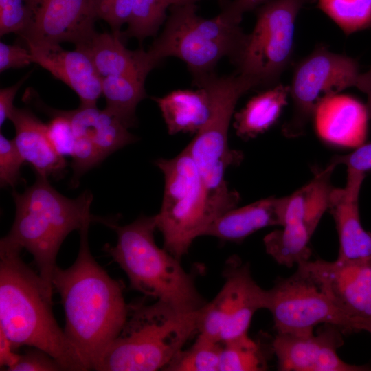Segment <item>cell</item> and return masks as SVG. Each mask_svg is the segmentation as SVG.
I'll return each instance as SVG.
<instances>
[{
	"instance_id": "6da1fadb",
	"label": "cell",
	"mask_w": 371,
	"mask_h": 371,
	"mask_svg": "<svg viewBox=\"0 0 371 371\" xmlns=\"http://www.w3.org/2000/svg\"><path fill=\"white\" fill-rule=\"evenodd\" d=\"M90 224L80 232L77 258L69 268L57 267L52 285L65 315L64 331L89 370H94L126 322L129 304L123 285L96 262L88 243Z\"/></svg>"
},
{
	"instance_id": "7a4b0ae2",
	"label": "cell",
	"mask_w": 371,
	"mask_h": 371,
	"mask_svg": "<svg viewBox=\"0 0 371 371\" xmlns=\"http://www.w3.org/2000/svg\"><path fill=\"white\" fill-rule=\"evenodd\" d=\"M21 249L0 243V329L14 349L39 348L63 370L87 367L54 316L52 292L21 259Z\"/></svg>"
},
{
	"instance_id": "3957f363",
	"label": "cell",
	"mask_w": 371,
	"mask_h": 371,
	"mask_svg": "<svg viewBox=\"0 0 371 371\" xmlns=\"http://www.w3.org/2000/svg\"><path fill=\"white\" fill-rule=\"evenodd\" d=\"M16 207L13 225L0 243L20 249L33 256L38 274L53 292L52 278L59 249L74 230L98 222L109 225L114 221L92 215L93 196L85 191L69 199L54 189L47 178L36 175L35 182L22 193L12 192Z\"/></svg>"
},
{
	"instance_id": "277c9868",
	"label": "cell",
	"mask_w": 371,
	"mask_h": 371,
	"mask_svg": "<svg viewBox=\"0 0 371 371\" xmlns=\"http://www.w3.org/2000/svg\"><path fill=\"white\" fill-rule=\"evenodd\" d=\"M109 227L116 232L117 243L105 244L103 250L124 271L132 289L183 313L199 311L207 304L180 260L156 245L155 215Z\"/></svg>"
},
{
	"instance_id": "5b68a950",
	"label": "cell",
	"mask_w": 371,
	"mask_h": 371,
	"mask_svg": "<svg viewBox=\"0 0 371 371\" xmlns=\"http://www.w3.org/2000/svg\"><path fill=\"white\" fill-rule=\"evenodd\" d=\"M206 88L212 101V114L207 123L186 146L201 177L207 214L211 223L234 208L239 194L231 190L225 180L227 169L240 163L243 154L228 144L229 126L238 100L249 90L258 87L251 77L236 71L218 76L214 72L194 80Z\"/></svg>"
},
{
	"instance_id": "8992f818",
	"label": "cell",
	"mask_w": 371,
	"mask_h": 371,
	"mask_svg": "<svg viewBox=\"0 0 371 371\" xmlns=\"http://www.w3.org/2000/svg\"><path fill=\"white\" fill-rule=\"evenodd\" d=\"M203 307L183 313L159 300L129 304L122 329L94 370H164L190 337L199 333Z\"/></svg>"
},
{
	"instance_id": "52a82bcc",
	"label": "cell",
	"mask_w": 371,
	"mask_h": 371,
	"mask_svg": "<svg viewBox=\"0 0 371 371\" xmlns=\"http://www.w3.org/2000/svg\"><path fill=\"white\" fill-rule=\"evenodd\" d=\"M169 9L163 32L146 51L152 69L164 58L176 57L196 80L213 73L223 57L236 64L247 36L240 23L221 13L211 19L201 17L196 3L172 5Z\"/></svg>"
},
{
	"instance_id": "ba28073f",
	"label": "cell",
	"mask_w": 371,
	"mask_h": 371,
	"mask_svg": "<svg viewBox=\"0 0 371 371\" xmlns=\"http://www.w3.org/2000/svg\"><path fill=\"white\" fill-rule=\"evenodd\" d=\"M155 165L165 180L161 209L155 215L157 229L164 248L181 260L211 223L204 185L187 147L173 158L157 159Z\"/></svg>"
},
{
	"instance_id": "9c48e42d",
	"label": "cell",
	"mask_w": 371,
	"mask_h": 371,
	"mask_svg": "<svg viewBox=\"0 0 371 371\" xmlns=\"http://www.w3.org/2000/svg\"><path fill=\"white\" fill-rule=\"evenodd\" d=\"M316 1L270 0L256 9V23L247 36L236 71L253 78L258 87L280 83L293 60L297 16L304 5Z\"/></svg>"
},
{
	"instance_id": "30bf717a",
	"label": "cell",
	"mask_w": 371,
	"mask_h": 371,
	"mask_svg": "<svg viewBox=\"0 0 371 371\" xmlns=\"http://www.w3.org/2000/svg\"><path fill=\"white\" fill-rule=\"evenodd\" d=\"M361 74L355 59L324 45L316 47L294 67L289 85L293 110L283 134L290 138L303 135L320 102L347 88H357Z\"/></svg>"
},
{
	"instance_id": "8fae6325",
	"label": "cell",
	"mask_w": 371,
	"mask_h": 371,
	"mask_svg": "<svg viewBox=\"0 0 371 371\" xmlns=\"http://www.w3.org/2000/svg\"><path fill=\"white\" fill-rule=\"evenodd\" d=\"M267 306L278 333L313 334L319 324L335 326L346 332L357 331L356 324L330 297L303 267L286 278H278L267 290Z\"/></svg>"
},
{
	"instance_id": "7c38bea8",
	"label": "cell",
	"mask_w": 371,
	"mask_h": 371,
	"mask_svg": "<svg viewBox=\"0 0 371 371\" xmlns=\"http://www.w3.org/2000/svg\"><path fill=\"white\" fill-rule=\"evenodd\" d=\"M224 283L203 307L199 333L221 344L247 333L254 313L267 309V290L254 280L248 263L233 256L227 260Z\"/></svg>"
},
{
	"instance_id": "4fadbf2b",
	"label": "cell",
	"mask_w": 371,
	"mask_h": 371,
	"mask_svg": "<svg viewBox=\"0 0 371 371\" xmlns=\"http://www.w3.org/2000/svg\"><path fill=\"white\" fill-rule=\"evenodd\" d=\"M32 19L21 36L26 45L70 42L79 47L95 34L91 0H28Z\"/></svg>"
},
{
	"instance_id": "5bb4252c",
	"label": "cell",
	"mask_w": 371,
	"mask_h": 371,
	"mask_svg": "<svg viewBox=\"0 0 371 371\" xmlns=\"http://www.w3.org/2000/svg\"><path fill=\"white\" fill-rule=\"evenodd\" d=\"M306 269L335 303L356 324L357 331L371 322V260H307Z\"/></svg>"
},
{
	"instance_id": "9a60e30c",
	"label": "cell",
	"mask_w": 371,
	"mask_h": 371,
	"mask_svg": "<svg viewBox=\"0 0 371 371\" xmlns=\"http://www.w3.org/2000/svg\"><path fill=\"white\" fill-rule=\"evenodd\" d=\"M335 326L317 335L278 333L272 344V352L282 371H369L368 366L351 365L342 361L337 349L342 344Z\"/></svg>"
},
{
	"instance_id": "2e32d148",
	"label": "cell",
	"mask_w": 371,
	"mask_h": 371,
	"mask_svg": "<svg viewBox=\"0 0 371 371\" xmlns=\"http://www.w3.org/2000/svg\"><path fill=\"white\" fill-rule=\"evenodd\" d=\"M33 62L49 71L76 93L81 105H96L102 94V78L83 49L69 51L57 45H26Z\"/></svg>"
},
{
	"instance_id": "e0dca14e",
	"label": "cell",
	"mask_w": 371,
	"mask_h": 371,
	"mask_svg": "<svg viewBox=\"0 0 371 371\" xmlns=\"http://www.w3.org/2000/svg\"><path fill=\"white\" fill-rule=\"evenodd\" d=\"M365 174L347 170L344 188L333 189L328 210L337 228L339 249L337 260H371V233L362 227L359 196Z\"/></svg>"
},
{
	"instance_id": "ac0fdd59",
	"label": "cell",
	"mask_w": 371,
	"mask_h": 371,
	"mask_svg": "<svg viewBox=\"0 0 371 371\" xmlns=\"http://www.w3.org/2000/svg\"><path fill=\"white\" fill-rule=\"evenodd\" d=\"M313 120L323 141L357 148L364 144L370 117L366 104L355 97L338 93L320 102Z\"/></svg>"
},
{
	"instance_id": "d6986e66",
	"label": "cell",
	"mask_w": 371,
	"mask_h": 371,
	"mask_svg": "<svg viewBox=\"0 0 371 371\" xmlns=\"http://www.w3.org/2000/svg\"><path fill=\"white\" fill-rule=\"evenodd\" d=\"M9 120L15 128L13 141L23 160L32 165L36 175L58 178L67 166L47 135V124L30 110L14 107Z\"/></svg>"
},
{
	"instance_id": "ffe728a7",
	"label": "cell",
	"mask_w": 371,
	"mask_h": 371,
	"mask_svg": "<svg viewBox=\"0 0 371 371\" xmlns=\"http://www.w3.org/2000/svg\"><path fill=\"white\" fill-rule=\"evenodd\" d=\"M336 165L317 170L313 179L290 196L281 197V226L288 222H302L311 236L324 213L328 210L332 192L331 176Z\"/></svg>"
},
{
	"instance_id": "44dd1931",
	"label": "cell",
	"mask_w": 371,
	"mask_h": 371,
	"mask_svg": "<svg viewBox=\"0 0 371 371\" xmlns=\"http://www.w3.org/2000/svg\"><path fill=\"white\" fill-rule=\"evenodd\" d=\"M280 205V198L271 196L232 208L213 221L203 236H213L224 242L241 243L262 228L281 226Z\"/></svg>"
},
{
	"instance_id": "7402d4cb",
	"label": "cell",
	"mask_w": 371,
	"mask_h": 371,
	"mask_svg": "<svg viewBox=\"0 0 371 371\" xmlns=\"http://www.w3.org/2000/svg\"><path fill=\"white\" fill-rule=\"evenodd\" d=\"M122 41L120 33L96 32L87 43L76 47L89 54L102 78L122 75L145 80L152 70L146 60V51L129 50Z\"/></svg>"
},
{
	"instance_id": "603a6c76",
	"label": "cell",
	"mask_w": 371,
	"mask_h": 371,
	"mask_svg": "<svg viewBox=\"0 0 371 371\" xmlns=\"http://www.w3.org/2000/svg\"><path fill=\"white\" fill-rule=\"evenodd\" d=\"M71 122L75 136L94 143L107 157L137 141V137L115 116L96 105H80L71 111L54 110Z\"/></svg>"
},
{
	"instance_id": "cb8c5ba5",
	"label": "cell",
	"mask_w": 371,
	"mask_h": 371,
	"mask_svg": "<svg viewBox=\"0 0 371 371\" xmlns=\"http://www.w3.org/2000/svg\"><path fill=\"white\" fill-rule=\"evenodd\" d=\"M174 90L163 97H154L170 135L197 133L209 121L212 101L207 89Z\"/></svg>"
},
{
	"instance_id": "d4e9b609",
	"label": "cell",
	"mask_w": 371,
	"mask_h": 371,
	"mask_svg": "<svg viewBox=\"0 0 371 371\" xmlns=\"http://www.w3.org/2000/svg\"><path fill=\"white\" fill-rule=\"evenodd\" d=\"M289 96V85L280 82L253 96L234 113L236 135L249 139L268 131L279 119Z\"/></svg>"
},
{
	"instance_id": "484cf974",
	"label": "cell",
	"mask_w": 371,
	"mask_h": 371,
	"mask_svg": "<svg viewBox=\"0 0 371 371\" xmlns=\"http://www.w3.org/2000/svg\"><path fill=\"white\" fill-rule=\"evenodd\" d=\"M144 82L136 77L122 75H110L102 78V95L106 102L105 109L128 128L135 126L137 106L147 97Z\"/></svg>"
},
{
	"instance_id": "4316f807",
	"label": "cell",
	"mask_w": 371,
	"mask_h": 371,
	"mask_svg": "<svg viewBox=\"0 0 371 371\" xmlns=\"http://www.w3.org/2000/svg\"><path fill=\"white\" fill-rule=\"evenodd\" d=\"M282 229L267 234L263 243L267 253L278 264L288 267L309 260L311 237L302 222H288Z\"/></svg>"
},
{
	"instance_id": "83f0119b",
	"label": "cell",
	"mask_w": 371,
	"mask_h": 371,
	"mask_svg": "<svg viewBox=\"0 0 371 371\" xmlns=\"http://www.w3.org/2000/svg\"><path fill=\"white\" fill-rule=\"evenodd\" d=\"M219 371H263L268 357L262 345L247 333L222 344Z\"/></svg>"
},
{
	"instance_id": "f1b7e54d",
	"label": "cell",
	"mask_w": 371,
	"mask_h": 371,
	"mask_svg": "<svg viewBox=\"0 0 371 371\" xmlns=\"http://www.w3.org/2000/svg\"><path fill=\"white\" fill-rule=\"evenodd\" d=\"M222 344L198 334L192 345L181 349L166 371H219Z\"/></svg>"
},
{
	"instance_id": "f546056e",
	"label": "cell",
	"mask_w": 371,
	"mask_h": 371,
	"mask_svg": "<svg viewBox=\"0 0 371 371\" xmlns=\"http://www.w3.org/2000/svg\"><path fill=\"white\" fill-rule=\"evenodd\" d=\"M318 8L349 35L371 27V0H317Z\"/></svg>"
},
{
	"instance_id": "4dcf8cb0",
	"label": "cell",
	"mask_w": 371,
	"mask_h": 371,
	"mask_svg": "<svg viewBox=\"0 0 371 371\" xmlns=\"http://www.w3.org/2000/svg\"><path fill=\"white\" fill-rule=\"evenodd\" d=\"M167 0H134L126 30L120 37L135 38L142 43L146 38L155 36L167 19Z\"/></svg>"
},
{
	"instance_id": "1f68e13d",
	"label": "cell",
	"mask_w": 371,
	"mask_h": 371,
	"mask_svg": "<svg viewBox=\"0 0 371 371\" xmlns=\"http://www.w3.org/2000/svg\"><path fill=\"white\" fill-rule=\"evenodd\" d=\"M32 12L28 0H0V35L21 36L29 27Z\"/></svg>"
},
{
	"instance_id": "d6a6232c",
	"label": "cell",
	"mask_w": 371,
	"mask_h": 371,
	"mask_svg": "<svg viewBox=\"0 0 371 371\" xmlns=\"http://www.w3.org/2000/svg\"><path fill=\"white\" fill-rule=\"evenodd\" d=\"M25 161L13 139L0 134V184L1 187H15L21 181V168Z\"/></svg>"
},
{
	"instance_id": "836d02e7",
	"label": "cell",
	"mask_w": 371,
	"mask_h": 371,
	"mask_svg": "<svg viewBox=\"0 0 371 371\" xmlns=\"http://www.w3.org/2000/svg\"><path fill=\"white\" fill-rule=\"evenodd\" d=\"M48 113L52 118L47 124V135L53 147L59 155L71 157L76 137L70 121L54 109H49Z\"/></svg>"
},
{
	"instance_id": "e575fe53",
	"label": "cell",
	"mask_w": 371,
	"mask_h": 371,
	"mask_svg": "<svg viewBox=\"0 0 371 371\" xmlns=\"http://www.w3.org/2000/svg\"><path fill=\"white\" fill-rule=\"evenodd\" d=\"M134 0H91L97 19L106 21L112 33H120V28L128 23Z\"/></svg>"
},
{
	"instance_id": "d590c367",
	"label": "cell",
	"mask_w": 371,
	"mask_h": 371,
	"mask_svg": "<svg viewBox=\"0 0 371 371\" xmlns=\"http://www.w3.org/2000/svg\"><path fill=\"white\" fill-rule=\"evenodd\" d=\"M106 157L91 140L85 137H76L71 156L73 181H77L87 171L100 164Z\"/></svg>"
},
{
	"instance_id": "8d00e7d4",
	"label": "cell",
	"mask_w": 371,
	"mask_h": 371,
	"mask_svg": "<svg viewBox=\"0 0 371 371\" xmlns=\"http://www.w3.org/2000/svg\"><path fill=\"white\" fill-rule=\"evenodd\" d=\"M58 362L46 352L33 348L20 355L18 361L8 371H60Z\"/></svg>"
},
{
	"instance_id": "74e56055",
	"label": "cell",
	"mask_w": 371,
	"mask_h": 371,
	"mask_svg": "<svg viewBox=\"0 0 371 371\" xmlns=\"http://www.w3.org/2000/svg\"><path fill=\"white\" fill-rule=\"evenodd\" d=\"M330 161L336 166L344 164L347 170L366 174L371 171V143H364L349 154L335 155Z\"/></svg>"
},
{
	"instance_id": "f35d334b",
	"label": "cell",
	"mask_w": 371,
	"mask_h": 371,
	"mask_svg": "<svg viewBox=\"0 0 371 371\" xmlns=\"http://www.w3.org/2000/svg\"><path fill=\"white\" fill-rule=\"evenodd\" d=\"M34 63L29 49L0 42V71L12 68H21Z\"/></svg>"
},
{
	"instance_id": "ab89813d",
	"label": "cell",
	"mask_w": 371,
	"mask_h": 371,
	"mask_svg": "<svg viewBox=\"0 0 371 371\" xmlns=\"http://www.w3.org/2000/svg\"><path fill=\"white\" fill-rule=\"evenodd\" d=\"M270 0H233L229 1L222 7L221 14L227 18L240 23L243 15L251 10H255Z\"/></svg>"
},
{
	"instance_id": "60d3db41",
	"label": "cell",
	"mask_w": 371,
	"mask_h": 371,
	"mask_svg": "<svg viewBox=\"0 0 371 371\" xmlns=\"http://www.w3.org/2000/svg\"><path fill=\"white\" fill-rule=\"evenodd\" d=\"M30 76V73L23 77L14 85L1 89L0 90V126L1 127L5 121L10 116L15 107L14 100L16 94L23 83Z\"/></svg>"
},
{
	"instance_id": "b9f144b4",
	"label": "cell",
	"mask_w": 371,
	"mask_h": 371,
	"mask_svg": "<svg viewBox=\"0 0 371 371\" xmlns=\"http://www.w3.org/2000/svg\"><path fill=\"white\" fill-rule=\"evenodd\" d=\"M12 342L0 329V367L9 370L19 360L20 354L14 351Z\"/></svg>"
},
{
	"instance_id": "7bdbcfd3",
	"label": "cell",
	"mask_w": 371,
	"mask_h": 371,
	"mask_svg": "<svg viewBox=\"0 0 371 371\" xmlns=\"http://www.w3.org/2000/svg\"><path fill=\"white\" fill-rule=\"evenodd\" d=\"M357 88L367 95L368 100L366 105L371 119V67L368 71L361 74Z\"/></svg>"
},
{
	"instance_id": "ee69618b",
	"label": "cell",
	"mask_w": 371,
	"mask_h": 371,
	"mask_svg": "<svg viewBox=\"0 0 371 371\" xmlns=\"http://www.w3.org/2000/svg\"><path fill=\"white\" fill-rule=\"evenodd\" d=\"M200 0H167V4L170 7L172 5H184L188 3H196ZM221 7H223L229 0H218Z\"/></svg>"
},
{
	"instance_id": "f6af8a7d",
	"label": "cell",
	"mask_w": 371,
	"mask_h": 371,
	"mask_svg": "<svg viewBox=\"0 0 371 371\" xmlns=\"http://www.w3.org/2000/svg\"><path fill=\"white\" fill-rule=\"evenodd\" d=\"M369 327H371V322H370V323L367 324L366 325H365L363 326V330L366 331V330Z\"/></svg>"
},
{
	"instance_id": "bcb514c9",
	"label": "cell",
	"mask_w": 371,
	"mask_h": 371,
	"mask_svg": "<svg viewBox=\"0 0 371 371\" xmlns=\"http://www.w3.org/2000/svg\"><path fill=\"white\" fill-rule=\"evenodd\" d=\"M366 331H367V332L371 333V327L368 328L366 330Z\"/></svg>"
},
{
	"instance_id": "7dc6e473",
	"label": "cell",
	"mask_w": 371,
	"mask_h": 371,
	"mask_svg": "<svg viewBox=\"0 0 371 371\" xmlns=\"http://www.w3.org/2000/svg\"><path fill=\"white\" fill-rule=\"evenodd\" d=\"M371 233V232H370Z\"/></svg>"
}]
</instances>
